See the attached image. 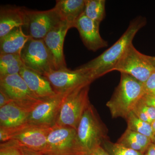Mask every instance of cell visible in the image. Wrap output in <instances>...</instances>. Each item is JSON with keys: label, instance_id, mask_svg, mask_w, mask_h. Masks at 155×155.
<instances>
[{"label": "cell", "instance_id": "cell-3", "mask_svg": "<svg viewBox=\"0 0 155 155\" xmlns=\"http://www.w3.org/2000/svg\"><path fill=\"white\" fill-rule=\"evenodd\" d=\"M90 84L79 87L66 94L61 105L56 126L71 127L77 130L84 113L91 104L88 96Z\"/></svg>", "mask_w": 155, "mask_h": 155}, {"label": "cell", "instance_id": "cell-11", "mask_svg": "<svg viewBox=\"0 0 155 155\" xmlns=\"http://www.w3.org/2000/svg\"><path fill=\"white\" fill-rule=\"evenodd\" d=\"M44 76L49 81L56 94L67 93L94 81L87 73L78 68L74 70L67 68L54 70Z\"/></svg>", "mask_w": 155, "mask_h": 155}, {"label": "cell", "instance_id": "cell-16", "mask_svg": "<svg viewBox=\"0 0 155 155\" xmlns=\"http://www.w3.org/2000/svg\"><path fill=\"white\" fill-rule=\"evenodd\" d=\"M32 110L12 101L0 108V127L14 128L28 123Z\"/></svg>", "mask_w": 155, "mask_h": 155}, {"label": "cell", "instance_id": "cell-31", "mask_svg": "<svg viewBox=\"0 0 155 155\" xmlns=\"http://www.w3.org/2000/svg\"><path fill=\"white\" fill-rule=\"evenodd\" d=\"M89 155H110L105 150L102 146L97 147L93 150Z\"/></svg>", "mask_w": 155, "mask_h": 155}, {"label": "cell", "instance_id": "cell-26", "mask_svg": "<svg viewBox=\"0 0 155 155\" xmlns=\"http://www.w3.org/2000/svg\"><path fill=\"white\" fill-rule=\"evenodd\" d=\"M0 155H22L16 142L10 140L0 144Z\"/></svg>", "mask_w": 155, "mask_h": 155}, {"label": "cell", "instance_id": "cell-25", "mask_svg": "<svg viewBox=\"0 0 155 155\" xmlns=\"http://www.w3.org/2000/svg\"><path fill=\"white\" fill-rule=\"evenodd\" d=\"M102 145L110 155H143L144 154L124 146L118 143L111 142L107 140L103 142Z\"/></svg>", "mask_w": 155, "mask_h": 155}, {"label": "cell", "instance_id": "cell-19", "mask_svg": "<svg viewBox=\"0 0 155 155\" xmlns=\"http://www.w3.org/2000/svg\"><path fill=\"white\" fill-rule=\"evenodd\" d=\"M30 37L22 27L15 28L0 38V54H20Z\"/></svg>", "mask_w": 155, "mask_h": 155}, {"label": "cell", "instance_id": "cell-13", "mask_svg": "<svg viewBox=\"0 0 155 155\" xmlns=\"http://www.w3.org/2000/svg\"><path fill=\"white\" fill-rule=\"evenodd\" d=\"M71 28L65 21L50 31L43 38L49 52L55 70L67 68L64 52V39L67 31Z\"/></svg>", "mask_w": 155, "mask_h": 155}, {"label": "cell", "instance_id": "cell-28", "mask_svg": "<svg viewBox=\"0 0 155 155\" xmlns=\"http://www.w3.org/2000/svg\"><path fill=\"white\" fill-rule=\"evenodd\" d=\"M12 101V100L10 99L5 94L0 91V108L2 107Z\"/></svg>", "mask_w": 155, "mask_h": 155}, {"label": "cell", "instance_id": "cell-35", "mask_svg": "<svg viewBox=\"0 0 155 155\" xmlns=\"http://www.w3.org/2000/svg\"><path fill=\"white\" fill-rule=\"evenodd\" d=\"M153 143L155 145V137L153 138Z\"/></svg>", "mask_w": 155, "mask_h": 155}, {"label": "cell", "instance_id": "cell-17", "mask_svg": "<svg viewBox=\"0 0 155 155\" xmlns=\"http://www.w3.org/2000/svg\"><path fill=\"white\" fill-rule=\"evenodd\" d=\"M24 8L15 6H2L0 9V38L14 28L25 26Z\"/></svg>", "mask_w": 155, "mask_h": 155}, {"label": "cell", "instance_id": "cell-18", "mask_svg": "<svg viewBox=\"0 0 155 155\" xmlns=\"http://www.w3.org/2000/svg\"><path fill=\"white\" fill-rule=\"evenodd\" d=\"M85 0H58L54 7L62 21L67 22L71 28L84 13Z\"/></svg>", "mask_w": 155, "mask_h": 155}, {"label": "cell", "instance_id": "cell-29", "mask_svg": "<svg viewBox=\"0 0 155 155\" xmlns=\"http://www.w3.org/2000/svg\"><path fill=\"white\" fill-rule=\"evenodd\" d=\"M142 99L148 104L155 108V96L145 94L142 97Z\"/></svg>", "mask_w": 155, "mask_h": 155}, {"label": "cell", "instance_id": "cell-20", "mask_svg": "<svg viewBox=\"0 0 155 155\" xmlns=\"http://www.w3.org/2000/svg\"><path fill=\"white\" fill-rule=\"evenodd\" d=\"M117 143L137 151L144 153L153 143V140L146 136L127 128Z\"/></svg>", "mask_w": 155, "mask_h": 155}, {"label": "cell", "instance_id": "cell-5", "mask_svg": "<svg viewBox=\"0 0 155 155\" xmlns=\"http://www.w3.org/2000/svg\"><path fill=\"white\" fill-rule=\"evenodd\" d=\"M76 130L81 146L89 155L107 140L105 127L91 104L84 113Z\"/></svg>", "mask_w": 155, "mask_h": 155}, {"label": "cell", "instance_id": "cell-33", "mask_svg": "<svg viewBox=\"0 0 155 155\" xmlns=\"http://www.w3.org/2000/svg\"><path fill=\"white\" fill-rule=\"evenodd\" d=\"M150 59L151 62L154 68L155 69V57H151L150 56Z\"/></svg>", "mask_w": 155, "mask_h": 155}, {"label": "cell", "instance_id": "cell-24", "mask_svg": "<svg viewBox=\"0 0 155 155\" xmlns=\"http://www.w3.org/2000/svg\"><path fill=\"white\" fill-rule=\"evenodd\" d=\"M132 112L140 119L150 124L155 120V108L147 104L142 98L134 106Z\"/></svg>", "mask_w": 155, "mask_h": 155}, {"label": "cell", "instance_id": "cell-4", "mask_svg": "<svg viewBox=\"0 0 155 155\" xmlns=\"http://www.w3.org/2000/svg\"><path fill=\"white\" fill-rule=\"evenodd\" d=\"M52 128L28 123L14 128L0 127V141L14 140L19 145L40 153L45 147Z\"/></svg>", "mask_w": 155, "mask_h": 155}, {"label": "cell", "instance_id": "cell-22", "mask_svg": "<svg viewBox=\"0 0 155 155\" xmlns=\"http://www.w3.org/2000/svg\"><path fill=\"white\" fill-rule=\"evenodd\" d=\"M105 0H85L84 14L100 25L105 17Z\"/></svg>", "mask_w": 155, "mask_h": 155}, {"label": "cell", "instance_id": "cell-12", "mask_svg": "<svg viewBox=\"0 0 155 155\" xmlns=\"http://www.w3.org/2000/svg\"><path fill=\"white\" fill-rule=\"evenodd\" d=\"M68 93L57 94L38 104L29 114L28 124L47 127L54 126L64 97Z\"/></svg>", "mask_w": 155, "mask_h": 155}, {"label": "cell", "instance_id": "cell-32", "mask_svg": "<svg viewBox=\"0 0 155 155\" xmlns=\"http://www.w3.org/2000/svg\"><path fill=\"white\" fill-rule=\"evenodd\" d=\"M143 155H155V145L153 143L150 146Z\"/></svg>", "mask_w": 155, "mask_h": 155}, {"label": "cell", "instance_id": "cell-10", "mask_svg": "<svg viewBox=\"0 0 155 155\" xmlns=\"http://www.w3.org/2000/svg\"><path fill=\"white\" fill-rule=\"evenodd\" d=\"M0 91L13 101L32 110L43 101L33 94L19 74L0 77Z\"/></svg>", "mask_w": 155, "mask_h": 155}, {"label": "cell", "instance_id": "cell-8", "mask_svg": "<svg viewBox=\"0 0 155 155\" xmlns=\"http://www.w3.org/2000/svg\"><path fill=\"white\" fill-rule=\"evenodd\" d=\"M20 56L25 67L43 76L56 70L43 39L30 38L22 48Z\"/></svg>", "mask_w": 155, "mask_h": 155}, {"label": "cell", "instance_id": "cell-1", "mask_svg": "<svg viewBox=\"0 0 155 155\" xmlns=\"http://www.w3.org/2000/svg\"><path fill=\"white\" fill-rule=\"evenodd\" d=\"M146 23V19L140 16L133 19L125 32L112 46L97 58L78 67V69L86 72L94 81L113 71L127 48L133 44L136 35Z\"/></svg>", "mask_w": 155, "mask_h": 155}, {"label": "cell", "instance_id": "cell-6", "mask_svg": "<svg viewBox=\"0 0 155 155\" xmlns=\"http://www.w3.org/2000/svg\"><path fill=\"white\" fill-rule=\"evenodd\" d=\"M41 155H89L79 143L77 130L71 127L55 125L48 136Z\"/></svg>", "mask_w": 155, "mask_h": 155}, {"label": "cell", "instance_id": "cell-15", "mask_svg": "<svg viewBox=\"0 0 155 155\" xmlns=\"http://www.w3.org/2000/svg\"><path fill=\"white\" fill-rule=\"evenodd\" d=\"M19 74L25 81L28 88L39 99L45 100L57 94L49 81L43 75L25 66L21 69Z\"/></svg>", "mask_w": 155, "mask_h": 155}, {"label": "cell", "instance_id": "cell-21", "mask_svg": "<svg viewBox=\"0 0 155 155\" xmlns=\"http://www.w3.org/2000/svg\"><path fill=\"white\" fill-rule=\"evenodd\" d=\"M24 66L20 54H0V77L19 74Z\"/></svg>", "mask_w": 155, "mask_h": 155}, {"label": "cell", "instance_id": "cell-30", "mask_svg": "<svg viewBox=\"0 0 155 155\" xmlns=\"http://www.w3.org/2000/svg\"><path fill=\"white\" fill-rule=\"evenodd\" d=\"M18 146H19V149H20L22 155H41L37 152L29 149L25 147L21 146L19 145H18Z\"/></svg>", "mask_w": 155, "mask_h": 155}, {"label": "cell", "instance_id": "cell-9", "mask_svg": "<svg viewBox=\"0 0 155 155\" xmlns=\"http://www.w3.org/2000/svg\"><path fill=\"white\" fill-rule=\"evenodd\" d=\"M25 26L28 35L35 39H43L54 28L63 22L54 8L45 11L24 9Z\"/></svg>", "mask_w": 155, "mask_h": 155}, {"label": "cell", "instance_id": "cell-34", "mask_svg": "<svg viewBox=\"0 0 155 155\" xmlns=\"http://www.w3.org/2000/svg\"><path fill=\"white\" fill-rule=\"evenodd\" d=\"M152 127L153 132L155 136V120L153 121L152 123H151Z\"/></svg>", "mask_w": 155, "mask_h": 155}, {"label": "cell", "instance_id": "cell-2", "mask_svg": "<svg viewBox=\"0 0 155 155\" xmlns=\"http://www.w3.org/2000/svg\"><path fill=\"white\" fill-rule=\"evenodd\" d=\"M121 74L119 85L106 105L113 118L125 119L145 92L143 83L130 75Z\"/></svg>", "mask_w": 155, "mask_h": 155}, {"label": "cell", "instance_id": "cell-7", "mask_svg": "<svg viewBox=\"0 0 155 155\" xmlns=\"http://www.w3.org/2000/svg\"><path fill=\"white\" fill-rule=\"evenodd\" d=\"M113 71L127 74L144 84L155 72L150 59L130 45L119 60Z\"/></svg>", "mask_w": 155, "mask_h": 155}, {"label": "cell", "instance_id": "cell-23", "mask_svg": "<svg viewBox=\"0 0 155 155\" xmlns=\"http://www.w3.org/2000/svg\"><path fill=\"white\" fill-rule=\"evenodd\" d=\"M125 119L127 122V129L146 136L153 140L155 137L151 124L140 119L132 111Z\"/></svg>", "mask_w": 155, "mask_h": 155}, {"label": "cell", "instance_id": "cell-27", "mask_svg": "<svg viewBox=\"0 0 155 155\" xmlns=\"http://www.w3.org/2000/svg\"><path fill=\"white\" fill-rule=\"evenodd\" d=\"M143 86L145 94L155 96V72L143 84Z\"/></svg>", "mask_w": 155, "mask_h": 155}, {"label": "cell", "instance_id": "cell-14", "mask_svg": "<svg viewBox=\"0 0 155 155\" xmlns=\"http://www.w3.org/2000/svg\"><path fill=\"white\" fill-rule=\"evenodd\" d=\"M99 26L84 13L75 22L74 27L77 28L84 44L90 51L95 52L108 46L107 42L100 35Z\"/></svg>", "mask_w": 155, "mask_h": 155}]
</instances>
